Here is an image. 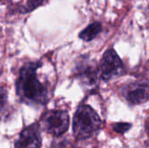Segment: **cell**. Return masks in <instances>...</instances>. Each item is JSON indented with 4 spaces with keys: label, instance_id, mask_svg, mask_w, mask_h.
Returning a JSON list of instances; mask_svg holds the SVG:
<instances>
[{
    "label": "cell",
    "instance_id": "6da1fadb",
    "mask_svg": "<svg viewBox=\"0 0 149 148\" xmlns=\"http://www.w3.org/2000/svg\"><path fill=\"white\" fill-rule=\"evenodd\" d=\"M41 62H29L24 64L16 80V92L19 100L32 106H45L51 98V91L48 85L42 81L38 70L41 67Z\"/></svg>",
    "mask_w": 149,
    "mask_h": 148
},
{
    "label": "cell",
    "instance_id": "7a4b0ae2",
    "mask_svg": "<svg viewBox=\"0 0 149 148\" xmlns=\"http://www.w3.org/2000/svg\"><path fill=\"white\" fill-rule=\"evenodd\" d=\"M100 126L101 120L91 106L82 105L78 108L72 122L73 133L77 139L85 140L93 136L100 130Z\"/></svg>",
    "mask_w": 149,
    "mask_h": 148
},
{
    "label": "cell",
    "instance_id": "3957f363",
    "mask_svg": "<svg viewBox=\"0 0 149 148\" xmlns=\"http://www.w3.org/2000/svg\"><path fill=\"white\" fill-rule=\"evenodd\" d=\"M40 122L44 131L55 137H59L68 130L70 118L65 111L51 110L42 116Z\"/></svg>",
    "mask_w": 149,
    "mask_h": 148
},
{
    "label": "cell",
    "instance_id": "277c9868",
    "mask_svg": "<svg viewBox=\"0 0 149 148\" xmlns=\"http://www.w3.org/2000/svg\"><path fill=\"white\" fill-rule=\"evenodd\" d=\"M100 71L104 81H109L122 74V61L113 49H109L104 53L100 63Z\"/></svg>",
    "mask_w": 149,
    "mask_h": 148
},
{
    "label": "cell",
    "instance_id": "5b68a950",
    "mask_svg": "<svg viewBox=\"0 0 149 148\" xmlns=\"http://www.w3.org/2000/svg\"><path fill=\"white\" fill-rule=\"evenodd\" d=\"M123 95L130 105H140L149 99V81H139L127 85Z\"/></svg>",
    "mask_w": 149,
    "mask_h": 148
},
{
    "label": "cell",
    "instance_id": "8992f818",
    "mask_svg": "<svg viewBox=\"0 0 149 148\" xmlns=\"http://www.w3.org/2000/svg\"><path fill=\"white\" fill-rule=\"evenodd\" d=\"M42 138L40 127L38 123H33L25 127L15 142V148H40Z\"/></svg>",
    "mask_w": 149,
    "mask_h": 148
},
{
    "label": "cell",
    "instance_id": "52a82bcc",
    "mask_svg": "<svg viewBox=\"0 0 149 148\" xmlns=\"http://www.w3.org/2000/svg\"><path fill=\"white\" fill-rule=\"evenodd\" d=\"M76 76L86 85H93L98 81L99 69L94 61L87 58L79 60L75 68Z\"/></svg>",
    "mask_w": 149,
    "mask_h": 148
},
{
    "label": "cell",
    "instance_id": "ba28073f",
    "mask_svg": "<svg viewBox=\"0 0 149 148\" xmlns=\"http://www.w3.org/2000/svg\"><path fill=\"white\" fill-rule=\"evenodd\" d=\"M102 25L100 22H93L90 24L86 28H85L79 35V38L84 41L89 42L95 38L101 31Z\"/></svg>",
    "mask_w": 149,
    "mask_h": 148
},
{
    "label": "cell",
    "instance_id": "9c48e42d",
    "mask_svg": "<svg viewBox=\"0 0 149 148\" xmlns=\"http://www.w3.org/2000/svg\"><path fill=\"white\" fill-rule=\"evenodd\" d=\"M51 148H74L72 143L67 139H58L52 142Z\"/></svg>",
    "mask_w": 149,
    "mask_h": 148
},
{
    "label": "cell",
    "instance_id": "30bf717a",
    "mask_svg": "<svg viewBox=\"0 0 149 148\" xmlns=\"http://www.w3.org/2000/svg\"><path fill=\"white\" fill-rule=\"evenodd\" d=\"M131 127V124H128V123H123V122H120V123H116L113 125V130L118 133H125L127 131H128Z\"/></svg>",
    "mask_w": 149,
    "mask_h": 148
},
{
    "label": "cell",
    "instance_id": "8fae6325",
    "mask_svg": "<svg viewBox=\"0 0 149 148\" xmlns=\"http://www.w3.org/2000/svg\"><path fill=\"white\" fill-rule=\"evenodd\" d=\"M7 90L3 86H0V112L3 110L7 102Z\"/></svg>",
    "mask_w": 149,
    "mask_h": 148
},
{
    "label": "cell",
    "instance_id": "7c38bea8",
    "mask_svg": "<svg viewBox=\"0 0 149 148\" xmlns=\"http://www.w3.org/2000/svg\"><path fill=\"white\" fill-rule=\"evenodd\" d=\"M146 131H147V133H148L149 136V117L148 118L147 121H146Z\"/></svg>",
    "mask_w": 149,
    "mask_h": 148
}]
</instances>
